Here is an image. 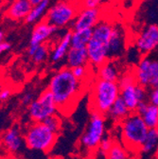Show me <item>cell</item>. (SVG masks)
<instances>
[{
  "label": "cell",
  "instance_id": "cell-1",
  "mask_svg": "<svg viewBox=\"0 0 158 159\" xmlns=\"http://www.w3.org/2000/svg\"><path fill=\"white\" fill-rule=\"evenodd\" d=\"M84 84L67 66L62 67L52 75L47 90L52 95L59 112L67 113L77 103L84 90Z\"/></svg>",
  "mask_w": 158,
  "mask_h": 159
},
{
  "label": "cell",
  "instance_id": "cell-2",
  "mask_svg": "<svg viewBox=\"0 0 158 159\" xmlns=\"http://www.w3.org/2000/svg\"><path fill=\"white\" fill-rule=\"evenodd\" d=\"M113 24L101 20L92 30V36L86 47L89 66L100 67L109 60V41Z\"/></svg>",
  "mask_w": 158,
  "mask_h": 159
},
{
  "label": "cell",
  "instance_id": "cell-3",
  "mask_svg": "<svg viewBox=\"0 0 158 159\" xmlns=\"http://www.w3.org/2000/svg\"><path fill=\"white\" fill-rule=\"evenodd\" d=\"M121 144L132 153H139L149 128L137 113H131L120 123Z\"/></svg>",
  "mask_w": 158,
  "mask_h": 159
},
{
  "label": "cell",
  "instance_id": "cell-4",
  "mask_svg": "<svg viewBox=\"0 0 158 159\" xmlns=\"http://www.w3.org/2000/svg\"><path fill=\"white\" fill-rule=\"evenodd\" d=\"M120 88L117 82H108L97 79L93 84L90 97L92 112L106 115L114 102L120 98Z\"/></svg>",
  "mask_w": 158,
  "mask_h": 159
},
{
  "label": "cell",
  "instance_id": "cell-5",
  "mask_svg": "<svg viewBox=\"0 0 158 159\" xmlns=\"http://www.w3.org/2000/svg\"><path fill=\"white\" fill-rule=\"evenodd\" d=\"M23 137L28 149L47 152L54 147L58 134L52 132L43 122H32L26 129Z\"/></svg>",
  "mask_w": 158,
  "mask_h": 159
},
{
  "label": "cell",
  "instance_id": "cell-6",
  "mask_svg": "<svg viewBox=\"0 0 158 159\" xmlns=\"http://www.w3.org/2000/svg\"><path fill=\"white\" fill-rule=\"evenodd\" d=\"M106 116L92 112L88 124L81 136L80 144L87 152H97L102 139L106 134Z\"/></svg>",
  "mask_w": 158,
  "mask_h": 159
},
{
  "label": "cell",
  "instance_id": "cell-7",
  "mask_svg": "<svg viewBox=\"0 0 158 159\" xmlns=\"http://www.w3.org/2000/svg\"><path fill=\"white\" fill-rule=\"evenodd\" d=\"M79 12V8L73 1H59L48 8L44 20L51 26L62 29L71 25Z\"/></svg>",
  "mask_w": 158,
  "mask_h": 159
},
{
  "label": "cell",
  "instance_id": "cell-8",
  "mask_svg": "<svg viewBox=\"0 0 158 159\" xmlns=\"http://www.w3.org/2000/svg\"><path fill=\"white\" fill-rule=\"evenodd\" d=\"M58 112L54 98L47 89L28 106V114L32 122H43L47 117L57 115Z\"/></svg>",
  "mask_w": 158,
  "mask_h": 159
},
{
  "label": "cell",
  "instance_id": "cell-9",
  "mask_svg": "<svg viewBox=\"0 0 158 159\" xmlns=\"http://www.w3.org/2000/svg\"><path fill=\"white\" fill-rule=\"evenodd\" d=\"M120 97L127 105L131 113H134L140 102H147L148 99V88L141 86L136 82L120 85Z\"/></svg>",
  "mask_w": 158,
  "mask_h": 159
},
{
  "label": "cell",
  "instance_id": "cell-10",
  "mask_svg": "<svg viewBox=\"0 0 158 159\" xmlns=\"http://www.w3.org/2000/svg\"><path fill=\"white\" fill-rule=\"evenodd\" d=\"M135 48L141 56H148L158 48V26L151 24L147 26L137 36Z\"/></svg>",
  "mask_w": 158,
  "mask_h": 159
},
{
  "label": "cell",
  "instance_id": "cell-11",
  "mask_svg": "<svg viewBox=\"0 0 158 159\" xmlns=\"http://www.w3.org/2000/svg\"><path fill=\"white\" fill-rule=\"evenodd\" d=\"M57 30H58L57 28L51 26L44 19L36 23L32 30L30 40H29V46L28 48L29 56L31 57L34 54L35 50L38 48V47L42 44H45V42H47L53 35V33L56 32Z\"/></svg>",
  "mask_w": 158,
  "mask_h": 159
},
{
  "label": "cell",
  "instance_id": "cell-12",
  "mask_svg": "<svg viewBox=\"0 0 158 159\" xmlns=\"http://www.w3.org/2000/svg\"><path fill=\"white\" fill-rule=\"evenodd\" d=\"M101 21V10L94 9H82L79 11L75 20L71 24V29L75 30H93L96 25Z\"/></svg>",
  "mask_w": 158,
  "mask_h": 159
},
{
  "label": "cell",
  "instance_id": "cell-13",
  "mask_svg": "<svg viewBox=\"0 0 158 159\" xmlns=\"http://www.w3.org/2000/svg\"><path fill=\"white\" fill-rule=\"evenodd\" d=\"M125 31L123 27L118 24H113L111 37L109 41V59L120 58L125 50Z\"/></svg>",
  "mask_w": 158,
  "mask_h": 159
},
{
  "label": "cell",
  "instance_id": "cell-14",
  "mask_svg": "<svg viewBox=\"0 0 158 159\" xmlns=\"http://www.w3.org/2000/svg\"><path fill=\"white\" fill-rule=\"evenodd\" d=\"M2 145L5 147L7 151L12 153H16L20 152L23 146L25 145L24 137L17 127H11L8 129L1 137Z\"/></svg>",
  "mask_w": 158,
  "mask_h": 159
},
{
  "label": "cell",
  "instance_id": "cell-15",
  "mask_svg": "<svg viewBox=\"0 0 158 159\" xmlns=\"http://www.w3.org/2000/svg\"><path fill=\"white\" fill-rule=\"evenodd\" d=\"M32 5L29 0H11L5 15L12 21H22L29 15Z\"/></svg>",
  "mask_w": 158,
  "mask_h": 159
},
{
  "label": "cell",
  "instance_id": "cell-16",
  "mask_svg": "<svg viewBox=\"0 0 158 159\" xmlns=\"http://www.w3.org/2000/svg\"><path fill=\"white\" fill-rule=\"evenodd\" d=\"M135 113L141 116L149 129L158 128V107L151 104L147 101L139 103Z\"/></svg>",
  "mask_w": 158,
  "mask_h": 159
},
{
  "label": "cell",
  "instance_id": "cell-17",
  "mask_svg": "<svg viewBox=\"0 0 158 159\" xmlns=\"http://www.w3.org/2000/svg\"><path fill=\"white\" fill-rule=\"evenodd\" d=\"M151 60L149 56H142L138 61L136 67L133 69L136 83L146 88H150V67Z\"/></svg>",
  "mask_w": 158,
  "mask_h": 159
},
{
  "label": "cell",
  "instance_id": "cell-18",
  "mask_svg": "<svg viewBox=\"0 0 158 159\" xmlns=\"http://www.w3.org/2000/svg\"><path fill=\"white\" fill-rule=\"evenodd\" d=\"M121 74L115 59H109L107 62L97 67V79L103 81L117 82Z\"/></svg>",
  "mask_w": 158,
  "mask_h": 159
},
{
  "label": "cell",
  "instance_id": "cell-19",
  "mask_svg": "<svg viewBox=\"0 0 158 159\" xmlns=\"http://www.w3.org/2000/svg\"><path fill=\"white\" fill-rule=\"evenodd\" d=\"M71 37H72V30H68L65 35L61 37L59 42L55 46L54 49L51 51V61L53 63L61 62L64 58H65L69 48H71Z\"/></svg>",
  "mask_w": 158,
  "mask_h": 159
},
{
  "label": "cell",
  "instance_id": "cell-20",
  "mask_svg": "<svg viewBox=\"0 0 158 159\" xmlns=\"http://www.w3.org/2000/svg\"><path fill=\"white\" fill-rule=\"evenodd\" d=\"M130 114H131L130 110L128 109L127 105L123 102V99L120 97L114 102V104L109 109V111L107 112L105 116H106V119H108V120H110L114 123L120 124Z\"/></svg>",
  "mask_w": 158,
  "mask_h": 159
},
{
  "label": "cell",
  "instance_id": "cell-21",
  "mask_svg": "<svg viewBox=\"0 0 158 159\" xmlns=\"http://www.w3.org/2000/svg\"><path fill=\"white\" fill-rule=\"evenodd\" d=\"M66 66L70 69L77 66H88V55L86 48H70L66 56Z\"/></svg>",
  "mask_w": 158,
  "mask_h": 159
},
{
  "label": "cell",
  "instance_id": "cell-22",
  "mask_svg": "<svg viewBox=\"0 0 158 159\" xmlns=\"http://www.w3.org/2000/svg\"><path fill=\"white\" fill-rule=\"evenodd\" d=\"M49 3L50 0H43L37 5L32 6V9L30 10L29 15L26 17L25 22L27 24H32V23H38L44 19L48 8H49Z\"/></svg>",
  "mask_w": 158,
  "mask_h": 159
},
{
  "label": "cell",
  "instance_id": "cell-23",
  "mask_svg": "<svg viewBox=\"0 0 158 159\" xmlns=\"http://www.w3.org/2000/svg\"><path fill=\"white\" fill-rule=\"evenodd\" d=\"M158 146V128L149 129L144 142L140 148L139 153L142 154H150L154 152L156 147Z\"/></svg>",
  "mask_w": 158,
  "mask_h": 159
},
{
  "label": "cell",
  "instance_id": "cell-24",
  "mask_svg": "<svg viewBox=\"0 0 158 159\" xmlns=\"http://www.w3.org/2000/svg\"><path fill=\"white\" fill-rule=\"evenodd\" d=\"M92 36V30H72L71 48H86L90 38Z\"/></svg>",
  "mask_w": 158,
  "mask_h": 159
},
{
  "label": "cell",
  "instance_id": "cell-25",
  "mask_svg": "<svg viewBox=\"0 0 158 159\" xmlns=\"http://www.w3.org/2000/svg\"><path fill=\"white\" fill-rule=\"evenodd\" d=\"M104 159H132V153L121 143L115 141Z\"/></svg>",
  "mask_w": 158,
  "mask_h": 159
},
{
  "label": "cell",
  "instance_id": "cell-26",
  "mask_svg": "<svg viewBox=\"0 0 158 159\" xmlns=\"http://www.w3.org/2000/svg\"><path fill=\"white\" fill-rule=\"evenodd\" d=\"M115 139L113 138V136L109 135V134H105L104 137L102 139V141L98 145L97 153L98 155L102 156L103 158L105 157V155L107 154V152L111 150V148L113 147L114 143H115Z\"/></svg>",
  "mask_w": 158,
  "mask_h": 159
},
{
  "label": "cell",
  "instance_id": "cell-27",
  "mask_svg": "<svg viewBox=\"0 0 158 159\" xmlns=\"http://www.w3.org/2000/svg\"><path fill=\"white\" fill-rule=\"evenodd\" d=\"M49 53V48L47 44H42L38 47V48L35 50L34 54L31 56L32 61L34 64H42L44 63Z\"/></svg>",
  "mask_w": 158,
  "mask_h": 159
},
{
  "label": "cell",
  "instance_id": "cell-28",
  "mask_svg": "<svg viewBox=\"0 0 158 159\" xmlns=\"http://www.w3.org/2000/svg\"><path fill=\"white\" fill-rule=\"evenodd\" d=\"M43 123L48 129H50L52 132L56 134H59V132L61 131V128H62V119L58 116V114L47 117L45 121H43Z\"/></svg>",
  "mask_w": 158,
  "mask_h": 159
},
{
  "label": "cell",
  "instance_id": "cell-29",
  "mask_svg": "<svg viewBox=\"0 0 158 159\" xmlns=\"http://www.w3.org/2000/svg\"><path fill=\"white\" fill-rule=\"evenodd\" d=\"M158 87V60H151L150 67V88Z\"/></svg>",
  "mask_w": 158,
  "mask_h": 159
},
{
  "label": "cell",
  "instance_id": "cell-30",
  "mask_svg": "<svg viewBox=\"0 0 158 159\" xmlns=\"http://www.w3.org/2000/svg\"><path fill=\"white\" fill-rule=\"evenodd\" d=\"M73 75L81 82H85L86 79L89 77V65L84 66H77L71 69Z\"/></svg>",
  "mask_w": 158,
  "mask_h": 159
},
{
  "label": "cell",
  "instance_id": "cell-31",
  "mask_svg": "<svg viewBox=\"0 0 158 159\" xmlns=\"http://www.w3.org/2000/svg\"><path fill=\"white\" fill-rule=\"evenodd\" d=\"M103 0H81V5L80 7L82 9H94V8H98L102 4Z\"/></svg>",
  "mask_w": 158,
  "mask_h": 159
},
{
  "label": "cell",
  "instance_id": "cell-32",
  "mask_svg": "<svg viewBox=\"0 0 158 159\" xmlns=\"http://www.w3.org/2000/svg\"><path fill=\"white\" fill-rule=\"evenodd\" d=\"M148 102L158 107V87L151 88L148 93Z\"/></svg>",
  "mask_w": 158,
  "mask_h": 159
},
{
  "label": "cell",
  "instance_id": "cell-33",
  "mask_svg": "<svg viewBox=\"0 0 158 159\" xmlns=\"http://www.w3.org/2000/svg\"><path fill=\"white\" fill-rule=\"evenodd\" d=\"M35 99V97H34V94L31 92V91H28V92H25L21 98H20V102L21 103L24 105V106H29L33 101Z\"/></svg>",
  "mask_w": 158,
  "mask_h": 159
},
{
  "label": "cell",
  "instance_id": "cell-34",
  "mask_svg": "<svg viewBox=\"0 0 158 159\" xmlns=\"http://www.w3.org/2000/svg\"><path fill=\"white\" fill-rule=\"evenodd\" d=\"M11 94H12V91L10 88H3L1 93H0V102L8 101L11 98Z\"/></svg>",
  "mask_w": 158,
  "mask_h": 159
},
{
  "label": "cell",
  "instance_id": "cell-35",
  "mask_svg": "<svg viewBox=\"0 0 158 159\" xmlns=\"http://www.w3.org/2000/svg\"><path fill=\"white\" fill-rule=\"evenodd\" d=\"M11 48V45L9 42H6V41L2 42L1 44H0V55L4 52H6V51H8V50H10Z\"/></svg>",
  "mask_w": 158,
  "mask_h": 159
},
{
  "label": "cell",
  "instance_id": "cell-36",
  "mask_svg": "<svg viewBox=\"0 0 158 159\" xmlns=\"http://www.w3.org/2000/svg\"><path fill=\"white\" fill-rule=\"evenodd\" d=\"M5 33H4V31L3 30H0V44H1L2 42H4L5 41Z\"/></svg>",
  "mask_w": 158,
  "mask_h": 159
},
{
  "label": "cell",
  "instance_id": "cell-37",
  "mask_svg": "<svg viewBox=\"0 0 158 159\" xmlns=\"http://www.w3.org/2000/svg\"><path fill=\"white\" fill-rule=\"evenodd\" d=\"M43 0H29V2L31 3V5L32 6H34V5H37V4H39L40 2H42Z\"/></svg>",
  "mask_w": 158,
  "mask_h": 159
},
{
  "label": "cell",
  "instance_id": "cell-38",
  "mask_svg": "<svg viewBox=\"0 0 158 159\" xmlns=\"http://www.w3.org/2000/svg\"><path fill=\"white\" fill-rule=\"evenodd\" d=\"M153 155H154V158L155 159H158V146L156 147V149L154 150L153 152Z\"/></svg>",
  "mask_w": 158,
  "mask_h": 159
},
{
  "label": "cell",
  "instance_id": "cell-39",
  "mask_svg": "<svg viewBox=\"0 0 158 159\" xmlns=\"http://www.w3.org/2000/svg\"><path fill=\"white\" fill-rule=\"evenodd\" d=\"M141 2H144V3H149V2H152L154 0H140Z\"/></svg>",
  "mask_w": 158,
  "mask_h": 159
},
{
  "label": "cell",
  "instance_id": "cell-40",
  "mask_svg": "<svg viewBox=\"0 0 158 159\" xmlns=\"http://www.w3.org/2000/svg\"><path fill=\"white\" fill-rule=\"evenodd\" d=\"M3 0H0V9H1V7H2V5H3Z\"/></svg>",
  "mask_w": 158,
  "mask_h": 159
},
{
  "label": "cell",
  "instance_id": "cell-41",
  "mask_svg": "<svg viewBox=\"0 0 158 159\" xmlns=\"http://www.w3.org/2000/svg\"><path fill=\"white\" fill-rule=\"evenodd\" d=\"M3 90V87L1 86V84H0V93H1V91Z\"/></svg>",
  "mask_w": 158,
  "mask_h": 159
},
{
  "label": "cell",
  "instance_id": "cell-42",
  "mask_svg": "<svg viewBox=\"0 0 158 159\" xmlns=\"http://www.w3.org/2000/svg\"><path fill=\"white\" fill-rule=\"evenodd\" d=\"M3 1H4V2H7V1H9V2H10L11 0H3Z\"/></svg>",
  "mask_w": 158,
  "mask_h": 159
},
{
  "label": "cell",
  "instance_id": "cell-43",
  "mask_svg": "<svg viewBox=\"0 0 158 159\" xmlns=\"http://www.w3.org/2000/svg\"><path fill=\"white\" fill-rule=\"evenodd\" d=\"M156 25H157V26H158V24H156Z\"/></svg>",
  "mask_w": 158,
  "mask_h": 159
}]
</instances>
